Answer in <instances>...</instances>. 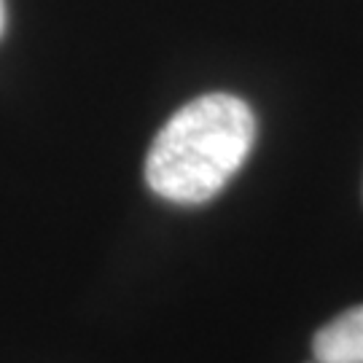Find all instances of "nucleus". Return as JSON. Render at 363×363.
<instances>
[{"label": "nucleus", "instance_id": "f257e3e1", "mask_svg": "<svg viewBox=\"0 0 363 363\" xmlns=\"http://www.w3.org/2000/svg\"><path fill=\"white\" fill-rule=\"evenodd\" d=\"M256 143V116L234 94L186 103L159 130L145 156V183L175 205H199L218 194L245 164Z\"/></svg>", "mask_w": 363, "mask_h": 363}, {"label": "nucleus", "instance_id": "f03ea898", "mask_svg": "<svg viewBox=\"0 0 363 363\" xmlns=\"http://www.w3.org/2000/svg\"><path fill=\"white\" fill-rule=\"evenodd\" d=\"M312 352L318 363H363V304L325 323L312 339Z\"/></svg>", "mask_w": 363, "mask_h": 363}, {"label": "nucleus", "instance_id": "7ed1b4c3", "mask_svg": "<svg viewBox=\"0 0 363 363\" xmlns=\"http://www.w3.org/2000/svg\"><path fill=\"white\" fill-rule=\"evenodd\" d=\"M3 30H6V3L0 0V35H3Z\"/></svg>", "mask_w": 363, "mask_h": 363}, {"label": "nucleus", "instance_id": "20e7f679", "mask_svg": "<svg viewBox=\"0 0 363 363\" xmlns=\"http://www.w3.org/2000/svg\"><path fill=\"white\" fill-rule=\"evenodd\" d=\"M307 363H318V361H307Z\"/></svg>", "mask_w": 363, "mask_h": 363}]
</instances>
